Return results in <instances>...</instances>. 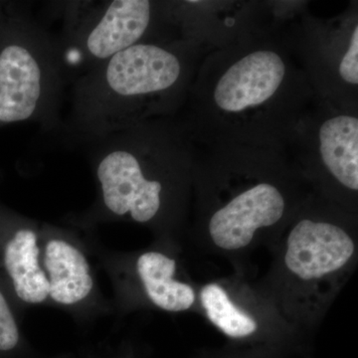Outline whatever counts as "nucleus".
<instances>
[{
  "label": "nucleus",
  "instance_id": "obj_9",
  "mask_svg": "<svg viewBox=\"0 0 358 358\" xmlns=\"http://www.w3.org/2000/svg\"><path fill=\"white\" fill-rule=\"evenodd\" d=\"M154 4L147 0H115L94 16L80 36L87 58L98 65L140 43L154 18Z\"/></svg>",
  "mask_w": 358,
  "mask_h": 358
},
{
  "label": "nucleus",
  "instance_id": "obj_13",
  "mask_svg": "<svg viewBox=\"0 0 358 358\" xmlns=\"http://www.w3.org/2000/svg\"><path fill=\"white\" fill-rule=\"evenodd\" d=\"M42 358H138V355L129 343H120L115 345V343L103 341L98 345L80 348L74 352Z\"/></svg>",
  "mask_w": 358,
  "mask_h": 358
},
{
  "label": "nucleus",
  "instance_id": "obj_3",
  "mask_svg": "<svg viewBox=\"0 0 358 358\" xmlns=\"http://www.w3.org/2000/svg\"><path fill=\"white\" fill-rule=\"evenodd\" d=\"M58 52L14 6L0 24V128L34 120L57 94Z\"/></svg>",
  "mask_w": 358,
  "mask_h": 358
},
{
  "label": "nucleus",
  "instance_id": "obj_11",
  "mask_svg": "<svg viewBox=\"0 0 358 358\" xmlns=\"http://www.w3.org/2000/svg\"><path fill=\"white\" fill-rule=\"evenodd\" d=\"M202 306L212 324L232 338H244L255 334V320L239 310L217 284H208L200 293Z\"/></svg>",
  "mask_w": 358,
  "mask_h": 358
},
{
  "label": "nucleus",
  "instance_id": "obj_8",
  "mask_svg": "<svg viewBox=\"0 0 358 358\" xmlns=\"http://www.w3.org/2000/svg\"><path fill=\"white\" fill-rule=\"evenodd\" d=\"M353 253V240L343 228L303 219L289 233L285 263L296 277L310 281L336 272Z\"/></svg>",
  "mask_w": 358,
  "mask_h": 358
},
{
  "label": "nucleus",
  "instance_id": "obj_10",
  "mask_svg": "<svg viewBox=\"0 0 358 358\" xmlns=\"http://www.w3.org/2000/svg\"><path fill=\"white\" fill-rule=\"evenodd\" d=\"M315 154L327 173L352 192L358 189V119L348 113L326 117L317 134Z\"/></svg>",
  "mask_w": 358,
  "mask_h": 358
},
{
  "label": "nucleus",
  "instance_id": "obj_6",
  "mask_svg": "<svg viewBox=\"0 0 358 358\" xmlns=\"http://www.w3.org/2000/svg\"><path fill=\"white\" fill-rule=\"evenodd\" d=\"M42 222L0 206V274L22 310L49 307V285L42 264Z\"/></svg>",
  "mask_w": 358,
  "mask_h": 358
},
{
  "label": "nucleus",
  "instance_id": "obj_12",
  "mask_svg": "<svg viewBox=\"0 0 358 358\" xmlns=\"http://www.w3.org/2000/svg\"><path fill=\"white\" fill-rule=\"evenodd\" d=\"M0 358H42L23 338L17 317L0 288Z\"/></svg>",
  "mask_w": 358,
  "mask_h": 358
},
{
  "label": "nucleus",
  "instance_id": "obj_7",
  "mask_svg": "<svg viewBox=\"0 0 358 358\" xmlns=\"http://www.w3.org/2000/svg\"><path fill=\"white\" fill-rule=\"evenodd\" d=\"M285 208L284 195L277 186L258 183L214 212L209 220V234L219 248H244L251 243L259 228L279 222Z\"/></svg>",
  "mask_w": 358,
  "mask_h": 358
},
{
  "label": "nucleus",
  "instance_id": "obj_2",
  "mask_svg": "<svg viewBox=\"0 0 358 358\" xmlns=\"http://www.w3.org/2000/svg\"><path fill=\"white\" fill-rule=\"evenodd\" d=\"M185 78V61L176 48L140 42L98 65L80 81L75 124L99 138L136 126L176 95Z\"/></svg>",
  "mask_w": 358,
  "mask_h": 358
},
{
  "label": "nucleus",
  "instance_id": "obj_5",
  "mask_svg": "<svg viewBox=\"0 0 358 358\" xmlns=\"http://www.w3.org/2000/svg\"><path fill=\"white\" fill-rule=\"evenodd\" d=\"M42 264L49 285V307L65 310L81 324L113 313L101 291L84 233L42 222Z\"/></svg>",
  "mask_w": 358,
  "mask_h": 358
},
{
  "label": "nucleus",
  "instance_id": "obj_1",
  "mask_svg": "<svg viewBox=\"0 0 358 358\" xmlns=\"http://www.w3.org/2000/svg\"><path fill=\"white\" fill-rule=\"evenodd\" d=\"M100 138L105 143L94 160L95 203L71 225L92 231L117 220L157 221L166 205L167 176L187 157L178 138L143 122Z\"/></svg>",
  "mask_w": 358,
  "mask_h": 358
},
{
  "label": "nucleus",
  "instance_id": "obj_4",
  "mask_svg": "<svg viewBox=\"0 0 358 358\" xmlns=\"http://www.w3.org/2000/svg\"><path fill=\"white\" fill-rule=\"evenodd\" d=\"M292 80L291 61L275 45H252L219 69L204 107L224 126H249L282 103Z\"/></svg>",
  "mask_w": 358,
  "mask_h": 358
},
{
  "label": "nucleus",
  "instance_id": "obj_14",
  "mask_svg": "<svg viewBox=\"0 0 358 358\" xmlns=\"http://www.w3.org/2000/svg\"><path fill=\"white\" fill-rule=\"evenodd\" d=\"M4 8H6V4L3 2H0V24H1L2 20H3Z\"/></svg>",
  "mask_w": 358,
  "mask_h": 358
}]
</instances>
